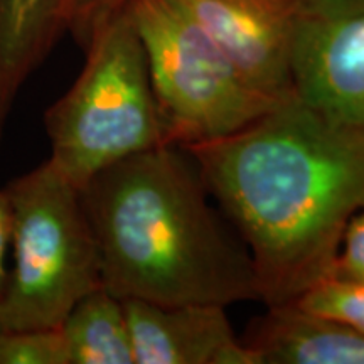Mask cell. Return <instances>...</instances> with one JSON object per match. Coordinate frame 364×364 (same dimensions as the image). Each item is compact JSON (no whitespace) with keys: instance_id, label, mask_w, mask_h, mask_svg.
<instances>
[{"instance_id":"9c48e42d","label":"cell","mask_w":364,"mask_h":364,"mask_svg":"<svg viewBox=\"0 0 364 364\" xmlns=\"http://www.w3.org/2000/svg\"><path fill=\"white\" fill-rule=\"evenodd\" d=\"M243 343L260 364H364V336L295 302L267 306Z\"/></svg>"},{"instance_id":"8fae6325","label":"cell","mask_w":364,"mask_h":364,"mask_svg":"<svg viewBox=\"0 0 364 364\" xmlns=\"http://www.w3.org/2000/svg\"><path fill=\"white\" fill-rule=\"evenodd\" d=\"M59 329L68 364H135L124 300L103 287L86 294Z\"/></svg>"},{"instance_id":"7c38bea8","label":"cell","mask_w":364,"mask_h":364,"mask_svg":"<svg viewBox=\"0 0 364 364\" xmlns=\"http://www.w3.org/2000/svg\"><path fill=\"white\" fill-rule=\"evenodd\" d=\"M294 302L364 336V284L361 282L329 275L309 287Z\"/></svg>"},{"instance_id":"8992f818","label":"cell","mask_w":364,"mask_h":364,"mask_svg":"<svg viewBox=\"0 0 364 364\" xmlns=\"http://www.w3.org/2000/svg\"><path fill=\"white\" fill-rule=\"evenodd\" d=\"M238 68L279 102L295 98L294 49L307 16L299 0H177Z\"/></svg>"},{"instance_id":"7a4b0ae2","label":"cell","mask_w":364,"mask_h":364,"mask_svg":"<svg viewBox=\"0 0 364 364\" xmlns=\"http://www.w3.org/2000/svg\"><path fill=\"white\" fill-rule=\"evenodd\" d=\"M80 191L102 287L118 299L223 307L260 300L252 257L223 223L188 149L134 154Z\"/></svg>"},{"instance_id":"e0dca14e","label":"cell","mask_w":364,"mask_h":364,"mask_svg":"<svg viewBox=\"0 0 364 364\" xmlns=\"http://www.w3.org/2000/svg\"><path fill=\"white\" fill-rule=\"evenodd\" d=\"M307 16H327L364 6V0H299Z\"/></svg>"},{"instance_id":"30bf717a","label":"cell","mask_w":364,"mask_h":364,"mask_svg":"<svg viewBox=\"0 0 364 364\" xmlns=\"http://www.w3.org/2000/svg\"><path fill=\"white\" fill-rule=\"evenodd\" d=\"M73 0H0V147L17 95L68 33Z\"/></svg>"},{"instance_id":"4fadbf2b","label":"cell","mask_w":364,"mask_h":364,"mask_svg":"<svg viewBox=\"0 0 364 364\" xmlns=\"http://www.w3.org/2000/svg\"><path fill=\"white\" fill-rule=\"evenodd\" d=\"M0 364H68L61 329H0Z\"/></svg>"},{"instance_id":"5b68a950","label":"cell","mask_w":364,"mask_h":364,"mask_svg":"<svg viewBox=\"0 0 364 364\" xmlns=\"http://www.w3.org/2000/svg\"><path fill=\"white\" fill-rule=\"evenodd\" d=\"M125 9L147 58L167 144L223 139L284 103L255 90L177 0H130Z\"/></svg>"},{"instance_id":"52a82bcc","label":"cell","mask_w":364,"mask_h":364,"mask_svg":"<svg viewBox=\"0 0 364 364\" xmlns=\"http://www.w3.org/2000/svg\"><path fill=\"white\" fill-rule=\"evenodd\" d=\"M294 86L304 103L364 129V6L300 21Z\"/></svg>"},{"instance_id":"5bb4252c","label":"cell","mask_w":364,"mask_h":364,"mask_svg":"<svg viewBox=\"0 0 364 364\" xmlns=\"http://www.w3.org/2000/svg\"><path fill=\"white\" fill-rule=\"evenodd\" d=\"M130 0H73L68 33L75 38L81 49L91 43L113 17L118 16Z\"/></svg>"},{"instance_id":"6da1fadb","label":"cell","mask_w":364,"mask_h":364,"mask_svg":"<svg viewBox=\"0 0 364 364\" xmlns=\"http://www.w3.org/2000/svg\"><path fill=\"white\" fill-rule=\"evenodd\" d=\"M184 149L247 247L265 306L332 275L346 226L364 209V129L295 97Z\"/></svg>"},{"instance_id":"9a60e30c","label":"cell","mask_w":364,"mask_h":364,"mask_svg":"<svg viewBox=\"0 0 364 364\" xmlns=\"http://www.w3.org/2000/svg\"><path fill=\"white\" fill-rule=\"evenodd\" d=\"M332 275L364 284V209L346 226Z\"/></svg>"},{"instance_id":"2e32d148","label":"cell","mask_w":364,"mask_h":364,"mask_svg":"<svg viewBox=\"0 0 364 364\" xmlns=\"http://www.w3.org/2000/svg\"><path fill=\"white\" fill-rule=\"evenodd\" d=\"M12 236V218H11V203H9L7 191H0V297L6 290L9 279L7 253L11 250Z\"/></svg>"},{"instance_id":"ba28073f","label":"cell","mask_w":364,"mask_h":364,"mask_svg":"<svg viewBox=\"0 0 364 364\" xmlns=\"http://www.w3.org/2000/svg\"><path fill=\"white\" fill-rule=\"evenodd\" d=\"M124 306L135 364H260L235 334L226 307L140 299H125Z\"/></svg>"},{"instance_id":"3957f363","label":"cell","mask_w":364,"mask_h":364,"mask_svg":"<svg viewBox=\"0 0 364 364\" xmlns=\"http://www.w3.org/2000/svg\"><path fill=\"white\" fill-rule=\"evenodd\" d=\"M85 53L78 78L44 113L49 161L80 189L105 167L167 144L147 58L127 9Z\"/></svg>"},{"instance_id":"277c9868","label":"cell","mask_w":364,"mask_h":364,"mask_svg":"<svg viewBox=\"0 0 364 364\" xmlns=\"http://www.w3.org/2000/svg\"><path fill=\"white\" fill-rule=\"evenodd\" d=\"M12 268L0 297V329H53L102 287L97 241L81 191L44 161L6 186Z\"/></svg>"}]
</instances>
